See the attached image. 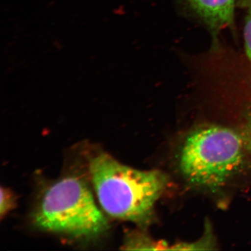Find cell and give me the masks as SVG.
<instances>
[{
    "mask_svg": "<svg viewBox=\"0 0 251 251\" xmlns=\"http://www.w3.org/2000/svg\"><path fill=\"white\" fill-rule=\"evenodd\" d=\"M243 138L234 130L211 125L186 137L180 150V171L191 184L219 188L232 177L244 157Z\"/></svg>",
    "mask_w": 251,
    "mask_h": 251,
    "instance_id": "obj_3",
    "label": "cell"
},
{
    "mask_svg": "<svg viewBox=\"0 0 251 251\" xmlns=\"http://www.w3.org/2000/svg\"><path fill=\"white\" fill-rule=\"evenodd\" d=\"M196 14L214 29L232 23L235 0H188Z\"/></svg>",
    "mask_w": 251,
    "mask_h": 251,
    "instance_id": "obj_4",
    "label": "cell"
},
{
    "mask_svg": "<svg viewBox=\"0 0 251 251\" xmlns=\"http://www.w3.org/2000/svg\"><path fill=\"white\" fill-rule=\"evenodd\" d=\"M89 170L99 202L107 214L140 226L150 222L155 203L166 188V175L134 169L105 153L91 158Z\"/></svg>",
    "mask_w": 251,
    "mask_h": 251,
    "instance_id": "obj_1",
    "label": "cell"
},
{
    "mask_svg": "<svg viewBox=\"0 0 251 251\" xmlns=\"http://www.w3.org/2000/svg\"><path fill=\"white\" fill-rule=\"evenodd\" d=\"M33 223L47 232L91 239L108 228L88 186L75 176H67L43 191L32 213Z\"/></svg>",
    "mask_w": 251,
    "mask_h": 251,
    "instance_id": "obj_2",
    "label": "cell"
},
{
    "mask_svg": "<svg viewBox=\"0 0 251 251\" xmlns=\"http://www.w3.org/2000/svg\"><path fill=\"white\" fill-rule=\"evenodd\" d=\"M244 39H245L246 49L248 57L251 61V10L248 16L245 29H244Z\"/></svg>",
    "mask_w": 251,
    "mask_h": 251,
    "instance_id": "obj_6",
    "label": "cell"
},
{
    "mask_svg": "<svg viewBox=\"0 0 251 251\" xmlns=\"http://www.w3.org/2000/svg\"><path fill=\"white\" fill-rule=\"evenodd\" d=\"M15 206L14 195L6 188H1V203H0V215L1 218L7 214Z\"/></svg>",
    "mask_w": 251,
    "mask_h": 251,
    "instance_id": "obj_5",
    "label": "cell"
}]
</instances>
